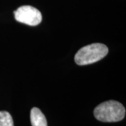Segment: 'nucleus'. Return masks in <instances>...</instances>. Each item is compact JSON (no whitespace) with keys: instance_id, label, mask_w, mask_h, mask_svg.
<instances>
[{"instance_id":"nucleus-1","label":"nucleus","mask_w":126,"mask_h":126,"mask_svg":"<svg viewBox=\"0 0 126 126\" xmlns=\"http://www.w3.org/2000/svg\"><path fill=\"white\" fill-rule=\"evenodd\" d=\"M126 115V109L117 101L102 102L94 109V116L98 121L107 123L122 121Z\"/></svg>"},{"instance_id":"nucleus-2","label":"nucleus","mask_w":126,"mask_h":126,"mask_svg":"<svg viewBox=\"0 0 126 126\" xmlns=\"http://www.w3.org/2000/svg\"><path fill=\"white\" fill-rule=\"evenodd\" d=\"M108 52L107 46L103 44H92L79 50L75 55L74 60L79 65H87L99 61L107 55Z\"/></svg>"},{"instance_id":"nucleus-3","label":"nucleus","mask_w":126,"mask_h":126,"mask_svg":"<svg viewBox=\"0 0 126 126\" xmlns=\"http://www.w3.org/2000/svg\"><path fill=\"white\" fill-rule=\"evenodd\" d=\"M14 13L15 19L18 22L30 26L38 25L42 20L40 11L31 6H22Z\"/></svg>"},{"instance_id":"nucleus-4","label":"nucleus","mask_w":126,"mask_h":126,"mask_svg":"<svg viewBox=\"0 0 126 126\" xmlns=\"http://www.w3.org/2000/svg\"><path fill=\"white\" fill-rule=\"evenodd\" d=\"M30 121L32 126H48L45 116L39 109L36 107L31 109Z\"/></svg>"},{"instance_id":"nucleus-5","label":"nucleus","mask_w":126,"mask_h":126,"mask_svg":"<svg viewBox=\"0 0 126 126\" xmlns=\"http://www.w3.org/2000/svg\"><path fill=\"white\" fill-rule=\"evenodd\" d=\"M0 126H14L11 115L7 111H0Z\"/></svg>"}]
</instances>
